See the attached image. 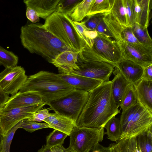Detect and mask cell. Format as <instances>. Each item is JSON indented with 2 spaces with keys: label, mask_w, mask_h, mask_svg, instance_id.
Listing matches in <instances>:
<instances>
[{
  "label": "cell",
  "mask_w": 152,
  "mask_h": 152,
  "mask_svg": "<svg viewBox=\"0 0 152 152\" xmlns=\"http://www.w3.org/2000/svg\"><path fill=\"white\" fill-rule=\"evenodd\" d=\"M120 113L112 96L111 81L103 82L89 92L88 100L76 124L78 126L104 128L111 118Z\"/></svg>",
  "instance_id": "1"
},
{
  "label": "cell",
  "mask_w": 152,
  "mask_h": 152,
  "mask_svg": "<svg viewBox=\"0 0 152 152\" xmlns=\"http://www.w3.org/2000/svg\"><path fill=\"white\" fill-rule=\"evenodd\" d=\"M20 38L24 48L31 53L41 56L50 63L61 52L71 50L40 23H31L22 26Z\"/></svg>",
  "instance_id": "2"
},
{
  "label": "cell",
  "mask_w": 152,
  "mask_h": 152,
  "mask_svg": "<svg viewBox=\"0 0 152 152\" xmlns=\"http://www.w3.org/2000/svg\"><path fill=\"white\" fill-rule=\"evenodd\" d=\"M74 89L58 74L41 71L28 77L19 92L36 93L47 104L48 102L59 99Z\"/></svg>",
  "instance_id": "3"
},
{
  "label": "cell",
  "mask_w": 152,
  "mask_h": 152,
  "mask_svg": "<svg viewBox=\"0 0 152 152\" xmlns=\"http://www.w3.org/2000/svg\"><path fill=\"white\" fill-rule=\"evenodd\" d=\"M43 26L73 52L79 53L86 45L73 21L65 14L54 12L45 20Z\"/></svg>",
  "instance_id": "4"
},
{
  "label": "cell",
  "mask_w": 152,
  "mask_h": 152,
  "mask_svg": "<svg viewBox=\"0 0 152 152\" xmlns=\"http://www.w3.org/2000/svg\"><path fill=\"white\" fill-rule=\"evenodd\" d=\"M89 92L74 89L58 99L47 104L55 113L69 118L76 122L88 98Z\"/></svg>",
  "instance_id": "5"
},
{
  "label": "cell",
  "mask_w": 152,
  "mask_h": 152,
  "mask_svg": "<svg viewBox=\"0 0 152 152\" xmlns=\"http://www.w3.org/2000/svg\"><path fill=\"white\" fill-rule=\"evenodd\" d=\"M104 128L76 126L69 136V148L71 152H90L93 147L103 140Z\"/></svg>",
  "instance_id": "6"
},
{
  "label": "cell",
  "mask_w": 152,
  "mask_h": 152,
  "mask_svg": "<svg viewBox=\"0 0 152 152\" xmlns=\"http://www.w3.org/2000/svg\"><path fill=\"white\" fill-rule=\"evenodd\" d=\"M79 69L70 73L100 80L103 82L109 81L115 67L108 63L93 58H77Z\"/></svg>",
  "instance_id": "7"
},
{
  "label": "cell",
  "mask_w": 152,
  "mask_h": 152,
  "mask_svg": "<svg viewBox=\"0 0 152 152\" xmlns=\"http://www.w3.org/2000/svg\"><path fill=\"white\" fill-rule=\"evenodd\" d=\"M91 48L99 57L115 67L123 59L118 43L102 34L98 33Z\"/></svg>",
  "instance_id": "8"
},
{
  "label": "cell",
  "mask_w": 152,
  "mask_h": 152,
  "mask_svg": "<svg viewBox=\"0 0 152 152\" xmlns=\"http://www.w3.org/2000/svg\"><path fill=\"white\" fill-rule=\"evenodd\" d=\"M45 103L29 106L16 107L9 109L2 108L0 114V131L4 136L12 127L24 119L31 117L34 113L42 108Z\"/></svg>",
  "instance_id": "9"
},
{
  "label": "cell",
  "mask_w": 152,
  "mask_h": 152,
  "mask_svg": "<svg viewBox=\"0 0 152 152\" xmlns=\"http://www.w3.org/2000/svg\"><path fill=\"white\" fill-rule=\"evenodd\" d=\"M152 126V113L140 103L136 113L121 131L120 140L137 137L147 131Z\"/></svg>",
  "instance_id": "10"
},
{
  "label": "cell",
  "mask_w": 152,
  "mask_h": 152,
  "mask_svg": "<svg viewBox=\"0 0 152 152\" xmlns=\"http://www.w3.org/2000/svg\"><path fill=\"white\" fill-rule=\"evenodd\" d=\"M27 78L25 70L20 66L5 68L0 73V86L5 93L12 96L18 92Z\"/></svg>",
  "instance_id": "11"
},
{
  "label": "cell",
  "mask_w": 152,
  "mask_h": 152,
  "mask_svg": "<svg viewBox=\"0 0 152 152\" xmlns=\"http://www.w3.org/2000/svg\"><path fill=\"white\" fill-rule=\"evenodd\" d=\"M118 43L124 59L143 68L152 64V47L141 44H129L122 41Z\"/></svg>",
  "instance_id": "12"
},
{
  "label": "cell",
  "mask_w": 152,
  "mask_h": 152,
  "mask_svg": "<svg viewBox=\"0 0 152 152\" xmlns=\"http://www.w3.org/2000/svg\"><path fill=\"white\" fill-rule=\"evenodd\" d=\"M79 53L67 50L58 55L51 63L57 67L60 74H67L79 69L77 58Z\"/></svg>",
  "instance_id": "13"
},
{
  "label": "cell",
  "mask_w": 152,
  "mask_h": 152,
  "mask_svg": "<svg viewBox=\"0 0 152 152\" xmlns=\"http://www.w3.org/2000/svg\"><path fill=\"white\" fill-rule=\"evenodd\" d=\"M44 103H45L36 93L18 92L10 97L3 108L4 109H9Z\"/></svg>",
  "instance_id": "14"
},
{
  "label": "cell",
  "mask_w": 152,
  "mask_h": 152,
  "mask_svg": "<svg viewBox=\"0 0 152 152\" xmlns=\"http://www.w3.org/2000/svg\"><path fill=\"white\" fill-rule=\"evenodd\" d=\"M58 75L75 89L89 92L100 85L103 82L86 77L73 74H59Z\"/></svg>",
  "instance_id": "15"
},
{
  "label": "cell",
  "mask_w": 152,
  "mask_h": 152,
  "mask_svg": "<svg viewBox=\"0 0 152 152\" xmlns=\"http://www.w3.org/2000/svg\"><path fill=\"white\" fill-rule=\"evenodd\" d=\"M116 67L124 78L133 85L141 80L144 68L130 61L123 58L117 64Z\"/></svg>",
  "instance_id": "16"
},
{
  "label": "cell",
  "mask_w": 152,
  "mask_h": 152,
  "mask_svg": "<svg viewBox=\"0 0 152 152\" xmlns=\"http://www.w3.org/2000/svg\"><path fill=\"white\" fill-rule=\"evenodd\" d=\"M43 121L50 125L51 128L63 132L69 136L73 128L77 126L74 121L55 113H50L48 116Z\"/></svg>",
  "instance_id": "17"
},
{
  "label": "cell",
  "mask_w": 152,
  "mask_h": 152,
  "mask_svg": "<svg viewBox=\"0 0 152 152\" xmlns=\"http://www.w3.org/2000/svg\"><path fill=\"white\" fill-rule=\"evenodd\" d=\"M60 0H24L26 7L32 8L38 13L39 17L45 20L56 12Z\"/></svg>",
  "instance_id": "18"
},
{
  "label": "cell",
  "mask_w": 152,
  "mask_h": 152,
  "mask_svg": "<svg viewBox=\"0 0 152 152\" xmlns=\"http://www.w3.org/2000/svg\"><path fill=\"white\" fill-rule=\"evenodd\" d=\"M113 72L115 76L111 80V92L115 104L118 108L126 88L131 83L124 78L117 67H115Z\"/></svg>",
  "instance_id": "19"
},
{
  "label": "cell",
  "mask_w": 152,
  "mask_h": 152,
  "mask_svg": "<svg viewBox=\"0 0 152 152\" xmlns=\"http://www.w3.org/2000/svg\"><path fill=\"white\" fill-rule=\"evenodd\" d=\"M134 22L148 28L152 8L151 0H134ZM134 22V23H135Z\"/></svg>",
  "instance_id": "20"
},
{
  "label": "cell",
  "mask_w": 152,
  "mask_h": 152,
  "mask_svg": "<svg viewBox=\"0 0 152 152\" xmlns=\"http://www.w3.org/2000/svg\"><path fill=\"white\" fill-rule=\"evenodd\" d=\"M133 85L138 102L152 113V81L141 80Z\"/></svg>",
  "instance_id": "21"
},
{
  "label": "cell",
  "mask_w": 152,
  "mask_h": 152,
  "mask_svg": "<svg viewBox=\"0 0 152 152\" xmlns=\"http://www.w3.org/2000/svg\"><path fill=\"white\" fill-rule=\"evenodd\" d=\"M108 147L110 152H141L136 137L120 140Z\"/></svg>",
  "instance_id": "22"
},
{
  "label": "cell",
  "mask_w": 152,
  "mask_h": 152,
  "mask_svg": "<svg viewBox=\"0 0 152 152\" xmlns=\"http://www.w3.org/2000/svg\"><path fill=\"white\" fill-rule=\"evenodd\" d=\"M93 0H82L66 15L73 21L81 22L89 13Z\"/></svg>",
  "instance_id": "23"
},
{
  "label": "cell",
  "mask_w": 152,
  "mask_h": 152,
  "mask_svg": "<svg viewBox=\"0 0 152 152\" xmlns=\"http://www.w3.org/2000/svg\"><path fill=\"white\" fill-rule=\"evenodd\" d=\"M104 128L106 131L104 134L107 135L108 139L115 142L120 139L121 132L119 118L113 117L107 122Z\"/></svg>",
  "instance_id": "24"
},
{
  "label": "cell",
  "mask_w": 152,
  "mask_h": 152,
  "mask_svg": "<svg viewBox=\"0 0 152 152\" xmlns=\"http://www.w3.org/2000/svg\"><path fill=\"white\" fill-rule=\"evenodd\" d=\"M138 102L136 93L134 85L129 84L125 90L120 105V110L124 111Z\"/></svg>",
  "instance_id": "25"
},
{
  "label": "cell",
  "mask_w": 152,
  "mask_h": 152,
  "mask_svg": "<svg viewBox=\"0 0 152 152\" xmlns=\"http://www.w3.org/2000/svg\"><path fill=\"white\" fill-rule=\"evenodd\" d=\"M73 22L77 31L86 45L89 48H92L93 39L96 36L98 33L88 29L82 21L80 22L73 21Z\"/></svg>",
  "instance_id": "26"
},
{
  "label": "cell",
  "mask_w": 152,
  "mask_h": 152,
  "mask_svg": "<svg viewBox=\"0 0 152 152\" xmlns=\"http://www.w3.org/2000/svg\"><path fill=\"white\" fill-rule=\"evenodd\" d=\"M132 28L134 36L140 44L152 47V40L147 28H144L135 22Z\"/></svg>",
  "instance_id": "27"
},
{
  "label": "cell",
  "mask_w": 152,
  "mask_h": 152,
  "mask_svg": "<svg viewBox=\"0 0 152 152\" xmlns=\"http://www.w3.org/2000/svg\"><path fill=\"white\" fill-rule=\"evenodd\" d=\"M110 11L118 22L128 26L123 0H113Z\"/></svg>",
  "instance_id": "28"
},
{
  "label": "cell",
  "mask_w": 152,
  "mask_h": 152,
  "mask_svg": "<svg viewBox=\"0 0 152 152\" xmlns=\"http://www.w3.org/2000/svg\"><path fill=\"white\" fill-rule=\"evenodd\" d=\"M18 56L12 51L7 50L0 46V65L5 68L17 66Z\"/></svg>",
  "instance_id": "29"
},
{
  "label": "cell",
  "mask_w": 152,
  "mask_h": 152,
  "mask_svg": "<svg viewBox=\"0 0 152 152\" xmlns=\"http://www.w3.org/2000/svg\"><path fill=\"white\" fill-rule=\"evenodd\" d=\"M113 0H93L88 16L110 11Z\"/></svg>",
  "instance_id": "30"
},
{
  "label": "cell",
  "mask_w": 152,
  "mask_h": 152,
  "mask_svg": "<svg viewBox=\"0 0 152 152\" xmlns=\"http://www.w3.org/2000/svg\"><path fill=\"white\" fill-rule=\"evenodd\" d=\"M152 128L136 137L141 152H152Z\"/></svg>",
  "instance_id": "31"
},
{
  "label": "cell",
  "mask_w": 152,
  "mask_h": 152,
  "mask_svg": "<svg viewBox=\"0 0 152 152\" xmlns=\"http://www.w3.org/2000/svg\"><path fill=\"white\" fill-rule=\"evenodd\" d=\"M67 136L66 134L54 129L47 136L46 145L51 148L56 146L62 145Z\"/></svg>",
  "instance_id": "32"
},
{
  "label": "cell",
  "mask_w": 152,
  "mask_h": 152,
  "mask_svg": "<svg viewBox=\"0 0 152 152\" xmlns=\"http://www.w3.org/2000/svg\"><path fill=\"white\" fill-rule=\"evenodd\" d=\"M140 104L138 102L125 110L122 111L119 118L121 132L126 127L137 111Z\"/></svg>",
  "instance_id": "33"
},
{
  "label": "cell",
  "mask_w": 152,
  "mask_h": 152,
  "mask_svg": "<svg viewBox=\"0 0 152 152\" xmlns=\"http://www.w3.org/2000/svg\"><path fill=\"white\" fill-rule=\"evenodd\" d=\"M82 0H60L55 12L66 15L71 12Z\"/></svg>",
  "instance_id": "34"
},
{
  "label": "cell",
  "mask_w": 152,
  "mask_h": 152,
  "mask_svg": "<svg viewBox=\"0 0 152 152\" xmlns=\"http://www.w3.org/2000/svg\"><path fill=\"white\" fill-rule=\"evenodd\" d=\"M51 128L48 124L39 123L35 121H29L27 119L22 121L20 128L24 129L26 131L32 132L36 130L45 128Z\"/></svg>",
  "instance_id": "35"
},
{
  "label": "cell",
  "mask_w": 152,
  "mask_h": 152,
  "mask_svg": "<svg viewBox=\"0 0 152 152\" xmlns=\"http://www.w3.org/2000/svg\"><path fill=\"white\" fill-rule=\"evenodd\" d=\"M21 121L12 127L6 134L3 136L2 150L1 152H10V146L16 131L21 124Z\"/></svg>",
  "instance_id": "36"
},
{
  "label": "cell",
  "mask_w": 152,
  "mask_h": 152,
  "mask_svg": "<svg viewBox=\"0 0 152 152\" xmlns=\"http://www.w3.org/2000/svg\"><path fill=\"white\" fill-rule=\"evenodd\" d=\"M105 13L87 16L84 18L85 19L82 21L89 30L95 31L98 24L102 19Z\"/></svg>",
  "instance_id": "37"
},
{
  "label": "cell",
  "mask_w": 152,
  "mask_h": 152,
  "mask_svg": "<svg viewBox=\"0 0 152 152\" xmlns=\"http://www.w3.org/2000/svg\"><path fill=\"white\" fill-rule=\"evenodd\" d=\"M128 26L132 27L134 22V0H123Z\"/></svg>",
  "instance_id": "38"
},
{
  "label": "cell",
  "mask_w": 152,
  "mask_h": 152,
  "mask_svg": "<svg viewBox=\"0 0 152 152\" xmlns=\"http://www.w3.org/2000/svg\"><path fill=\"white\" fill-rule=\"evenodd\" d=\"M121 41H124L129 44H141L134 36L132 27L130 26L125 27L121 34Z\"/></svg>",
  "instance_id": "39"
},
{
  "label": "cell",
  "mask_w": 152,
  "mask_h": 152,
  "mask_svg": "<svg viewBox=\"0 0 152 152\" xmlns=\"http://www.w3.org/2000/svg\"><path fill=\"white\" fill-rule=\"evenodd\" d=\"M49 113L47 109H41L34 113L31 117L27 119L35 122H41L48 116Z\"/></svg>",
  "instance_id": "40"
},
{
  "label": "cell",
  "mask_w": 152,
  "mask_h": 152,
  "mask_svg": "<svg viewBox=\"0 0 152 152\" xmlns=\"http://www.w3.org/2000/svg\"><path fill=\"white\" fill-rule=\"evenodd\" d=\"M26 15L27 19L33 23L39 21V16L37 12L34 9L26 7Z\"/></svg>",
  "instance_id": "41"
},
{
  "label": "cell",
  "mask_w": 152,
  "mask_h": 152,
  "mask_svg": "<svg viewBox=\"0 0 152 152\" xmlns=\"http://www.w3.org/2000/svg\"><path fill=\"white\" fill-rule=\"evenodd\" d=\"M95 31L98 33L102 34L109 37L112 38L111 35L103 18L98 24Z\"/></svg>",
  "instance_id": "42"
},
{
  "label": "cell",
  "mask_w": 152,
  "mask_h": 152,
  "mask_svg": "<svg viewBox=\"0 0 152 152\" xmlns=\"http://www.w3.org/2000/svg\"><path fill=\"white\" fill-rule=\"evenodd\" d=\"M141 80L152 81V64L144 68Z\"/></svg>",
  "instance_id": "43"
},
{
  "label": "cell",
  "mask_w": 152,
  "mask_h": 152,
  "mask_svg": "<svg viewBox=\"0 0 152 152\" xmlns=\"http://www.w3.org/2000/svg\"><path fill=\"white\" fill-rule=\"evenodd\" d=\"M91 151V152H110L108 147L104 146L99 143L95 145Z\"/></svg>",
  "instance_id": "44"
},
{
  "label": "cell",
  "mask_w": 152,
  "mask_h": 152,
  "mask_svg": "<svg viewBox=\"0 0 152 152\" xmlns=\"http://www.w3.org/2000/svg\"><path fill=\"white\" fill-rule=\"evenodd\" d=\"M10 97L3 91L0 86V107L3 108Z\"/></svg>",
  "instance_id": "45"
},
{
  "label": "cell",
  "mask_w": 152,
  "mask_h": 152,
  "mask_svg": "<svg viewBox=\"0 0 152 152\" xmlns=\"http://www.w3.org/2000/svg\"><path fill=\"white\" fill-rule=\"evenodd\" d=\"M51 149L52 152H71L69 147L66 148L62 145L53 147Z\"/></svg>",
  "instance_id": "46"
},
{
  "label": "cell",
  "mask_w": 152,
  "mask_h": 152,
  "mask_svg": "<svg viewBox=\"0 0 152 152\" xmlns=\"http://www.w3.org/2000/svg\"><path fill=\"white\" fill-rule=\"evenodd\" d=\"M37 152H52L51 148L47 147L46 145H43Z\"/></svg>",
  "instance_id": "47"
},
{
  "label": "cell",
  "mask_w": 152,
  "mask_h": 152,
  "mask_svg": "<svg viewBox=\"0 0 152 152\" xmlns=\"http://www.w3.org/2000/svg\"><path fill=\"white\" fill-rule=\"evenodd\" d=\"M3 140V136L1 134V133L0 131V152H1L2 150V148Z\"/></svg>",
  "instance_id": "48"
},
{
  "label": "cell",
  "mask_w": 152,
  "mask_h": 152,
  "mask_svg": "<svg viewBox=\"0 0 152 152\" xmlns=\"http://www.w3.org/2000/svg\"><path fill=\"white\" fill-rule=\"evenodd\" d=\"M2 107H0V114L1 112V110L2 109Z\"/></svg>",
  "instance_id": "49"
}]
</instances>
